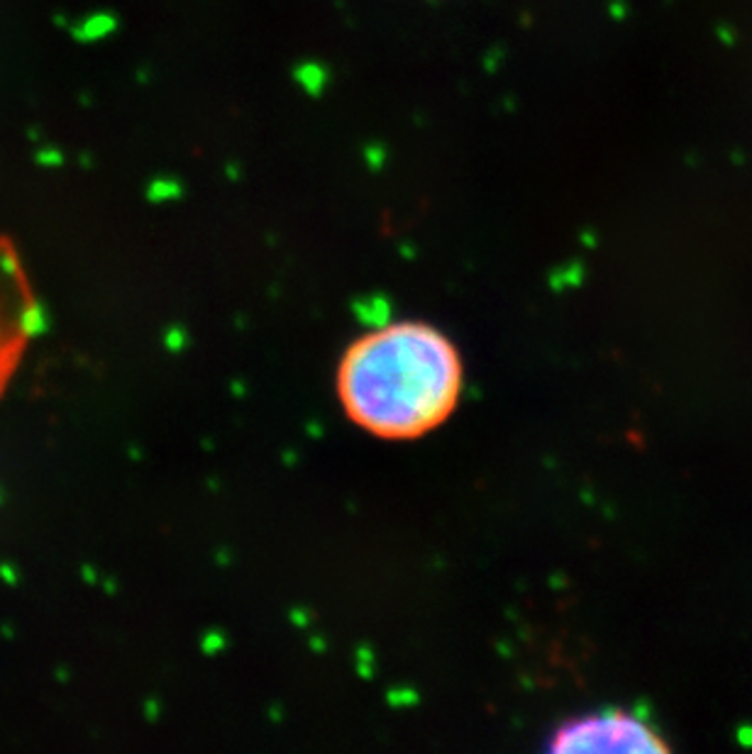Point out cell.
I'll return each instance as SVG.
<instances>
[{
  "instance_id": "obj_1",
  "label": "cell",
  "mask_w": 752,
  "mask_h": 754,
  "mask_svg": "<svg viewBox=\"0 0 752 754\" xmlns=\"http://www.w3.org/2000/svg\"><path fill=\"white\" fill-rule=\"evenodd\" d=\"M462 359L447 335L425 322L366 332L345 351L337 393L352 423L384 439H415L457 408Z\"/></svg>"
},
{
  "instance_id": "obj_2",
  "label": "cell",
  "mask_w": 752,
  "mask_h": 754,
  "mask_svg": "<svg viewBox=\"0 0 752 754\" xmlns=\"http://www.w3.org/2000/svg\"><path fill=\"white\" fill-rule=\"evenodd\" d=\"M552 752H667L652 728L623 710L569 720L550 739Z\"/></svg>"
}]
</instances>
